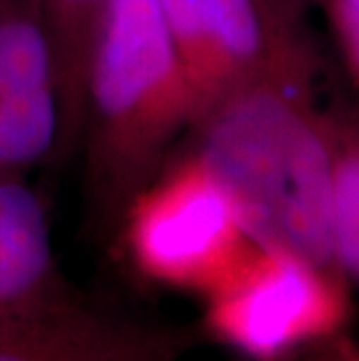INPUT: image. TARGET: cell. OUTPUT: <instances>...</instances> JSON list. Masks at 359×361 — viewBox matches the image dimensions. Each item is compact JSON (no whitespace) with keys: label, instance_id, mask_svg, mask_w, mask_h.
<instances>
[{"label":"cell","instance_id":"obj_1","mask_svg":"<svg viewBox=\"0 0 359 361\" xmlns=\"http://www.w3.org/2000/svg\"><path fill=\"white\" fill-rule=\"evenodd\" d=\"M320 63L271 75L201 114L192 147L231 194L252 243L324 266L331 247V128Z\"/></svg>","mask_w":359,"mask_h":361},{"label":"cell","instance_id":"obj_2","mask_svg":"<svg viewBox=\"0 0 359 361\" xmlns=\"http://www.w3.org/2000/svg\"><path fill=\"white\" fill-rule=\"evenodd\" d=\"M198 114L157 0H110L84 63L78 130L91 198L105 219H121Z\"/></svg>","mask_w":359,"mask_h":361},{"label":"cell","instance_id":"obj_3","mask_svg":"<svg viewBox=\"0 0 359 361\" xmlns=\"http://www.w3.org/2000/svg\"><path fill=\"white\" fill-rule=\"evenodd\" d=\"M119 221L135 271L201 296L252 247L231 194L192 147L166 161Z\"/></svg>","mask_w":359,"mask_h":361},{"label":"cell","instance_id":"obj_4","mask_svg":"<svg viewBox=\"0 0 359 361\" xmlns=\"http://www.w3.org/2000/svg\"><path fill=\"white\" fill-rule=\"evenodd\" d=\"M157 5L201 114L271 75L320 63L303 14L280 0H157Z\"/></svg>","mask_w":359,"mask_h":361},{"label":"cell","instance_id":"obj_5","mask_svg":"<svg viewBox=\"0 0 359 361\" xmlns=\"http://www.w3.org/2000/svg\"><path fill=\"white\" fill-rule=\"evenodd\" d=\"M346 317V291L334 266L252 243L233 271L205 294L212 334L257 359L334 331Z\"/></svg>","mask_w":359,"mask_h":361},{"label":"cell","instance_id":"obj_6","mask_svg":"<svg viewBox=\"0 0 359 361\" xmlns=\"http://www.w3.org/2000/svg\"><path fill=\"white\" fill-rule=\"evenodd\" d=\"M61 273L47 207L28 180L0 182V329L80 301Z\"/></svg>","mask_w":359,"mask_h":361},{"label":"cell","instance_id":"obj_7","mask_svg":"<svg viewBox=\"0 0 359 361\" xmlns=\"http://www.w3.org/2000/svg\"><path fill=\"white\" fill-rule=\"evenodd\" d=\"M164 355L159 334L87 298L0 329V361H159Z\"/></svg>","mask_w":359,"mask_h":361},{"label":"cell","instance_id":"obj_8","mask_svg":"<svg viewBox=\"0 0 359 361\" xmlns=\"http://www.w3.org/2000/svg\"><path fill=\"white\" fill-rule=\"evenodd\" d=\"M66 152V121L54 84L0 101V182L28 175Z\"/></svg>","mask_w":359,"mask_h":361},{"label":"cell","instance_id":"obj_9","mask_svg":"<svg viewBox=\"0 0 359 361\" xmlns=\"http://www.w3.org/2000/svg\"><path fill=\"white\" fill-rule=\"evenodd\" d=\"M108 3L110 0H35L54 47L66 121V152L78 147L84 63Z\"/></svg>","mask_w":359,"mask_h":361},{"label":"cell","instance_id":"obj_10","mask_svg":"<svg viewBox=\"0 0 359 361\" xmlns=\"http://www.w3.org/2000/svg\"><path fill=\"white\" fill-rule=\"evenodd\" d=\"M331 128L334 264L359 280V105L327 107Z\"/></svg>","mask_w":359,"mask_h":361},{"label":"cell","instance_id":"obj_11","mask_svg":"<svg viewBox=\"0 0 359 361\" xmlns=\"http://www.w3.org/2000/svg\"><path fill=\"white\" fill-rule=\"evenodd\" d=\"M47 84L59 89L56 59L35 0H0V101Z\"/></svg>","mask_w":359,"mask_h":361},{"label":"cell","instance_id":"obj_12","mask_svg":"<svg viewBox=\"0 0 359 361\" xmlns=\"http://www.w3.org/2000/svg\"><path fill=\"white\" fill-rule=\"evenodd\" d=\"M317 5L324 10L343 73L359 94V0H317Z\"/></svg>","mask_w":359,"mask_h":361},{"label":"cell","instance_id":"obj_13","mask_svg":"<svg viewBox=\"0 0 359 361\" xmlns=\"http://www.w3.org/2000/svg\"><path fill=\"white\" fill-rule=\"evenodd\" d=\"M280 3L285 7H289V10L296 12V14H305L308 7L317 5V0H280Z\"/></svg>","mask_w":359,"mask_h":361}]
</instances>
